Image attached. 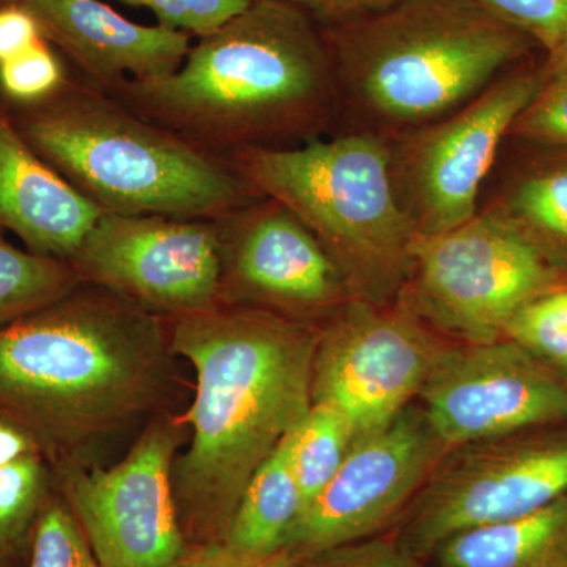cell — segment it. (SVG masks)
<instances>
[{
    "label": "cell",
    "mask_w": 567,
    "mask_h": 567,
    "mask_svg": "<svg viewBox=\"0 0 567 567\" xmlns=\"http://www.w3.org/2000/svg\"><path fill=\"white\" fill-rule=\"evenodd\" d=\"M107 93L223 158L316 134L338 95L322 28L289 0H252L173 73Z\"/></svg>",
    "instance_id": "cell-1"
},
{
    "label": "cell",
    "mask_w": 567,
    "mask_h": 567,
    "mask_svg": "<svg viewBox=\"0 0 567 567\" xmlns=\"http://www.w3.org/2000/svg\"><path fill=\"white\" fill-rule=\"evenodd\" d=\"M175 319L171 346L197 380L178 496L199 524L229 528L254 472L311 409L319 346L309 328L265 309L216 305Z\"/></svg>",
    "instance_id": "cell-2"
},
{
    "label": "cell",
    "mask_w": 567,
    "mask_h": 567,
    "mask_svg": "<svg viewBox=\"0 0 567 567\" xmlns=\"http://www.w3.org/2000/svg\"><path fill=\"white\" fill-rule=\"evenodd\" d=\"M164 353L155 315L82 281L0 328V412L61 465L85 439L151 406L166 375Z\"/></svg>",
    "instance_id": "cell-3"
},
{
    "label": "cell",
    "mask_w": 567,
    "mask_h": 567,
    "mask_svg": "<svg viewBox=\"0 0 567 567\" xmlns=\"http://www.w3.org/2000/svg\"><path fill=\"white\" fill-rule=\"evenodd\" d=\"M7 107L29 147L104 213L219 221L262 197L223 156L84 80Z\"/></svg>",
    "instance_id": "cell-4"
},
{
    "label": "cell",
    "mask_w": 567,
    "mask_h": 567,
    "mask_svg": "<svg viewBox=\"0 0 567 567\" xmlns=\"http://www.w3.org/2000/svg\"><path fill=\"white\" fill-rule=\"evenodd\" d=\"M322 31L336 92H344L379 134L442 121L535 44L475 0H401Z\"/></svg>",
    "instance_id": "cell-5"
},
{
    "label": "cell",
    "mask_w": 567,
    "mask_h": 567,
    "mask_svg": "<svg viewBox=\"0 0 567 567\" xmlns=\"http://www.w3.org/2000/svg\"><path fill=\"white\" fill-rule=\"evenodd\" d=\"M226 159L259 196L301 219L357 300L377 306L409 278L417 234L395 192L383 134L244 148Z\"/></svg>",
    "instance_id": "cell-6"
},
{
    "label": "cell",
    "mask_w": 567,
    "mask_h": 567,
    "mask_svg": "<svg viewBox=\"0 0 567 567\" xmlns=\"http://www.w3.org/2000/svg\"><path fill=\"white\" fill-rule=\"evenodd\" d=\"M567 267L516 224L488 208L456 229L417 237L412 249L410 306L470 344L505 339L524 306L566 286Z\"/></svg>",
    "instance_id": "cell-7"
},
{
    "label": "cell",
    "mask_w": 567,
    "mask_h": 567,
    "mask_svg": "<svg viewBox=\"0 0 567 567\" xmlns=\"http://www.w3.org/2000/svg\"><path fill=\"white\" fill-rule=\"evenodd\" d=\"M421 488L398 544L431 555L447 537L514 520L567 494V423L473 443Z\"/></svg>",
    "instance_id": "cell-8"
},
{
    "label": "cell",
    "mask_w": 567,
    "mask_h": 567,
    "mask_svg": "<svg viewBox=\"0 0 567 567\" xmlns=\"http://www.w3.org/2000/svg\"><path fill=\"white\" fill-rule=\"evenodd\" d=\"M540 80L543 70L506 74L461 110L402 134L391 147L395 192L417 237L445 234L480 213L481 186Z\"/></svg>",
    "instance_id": "cell-9"
},
{
    "label": "cell",
    "mask_w": 567,
    "mask_h": 567,
    "mask_svg": "<svg viewBox=\"0 0 567 567\" xmlns=\"http://www.w3.org/2000/svg\"><path fill=\"white\" fill-rule=\"evenodd\" d=\"M70 264L82 281L145 311L193 315L218 305L221 227L210 219L103 213Z\"/></svg>",
    "instance_id": "cell-10"
},
{
    "label": "cell",
    "mask_w": 567,
    "mask_h": 567,
    "mask_svg": "<svg viewBox=\"0 0 567 567\" xmlns=\"http://www.w3.org/2000/svg\"><path fill=\"white\" fill-rule=\"evenodd\" d=\"M423 413L446 447L567 423V371L509 339L442 350Z\"/></svg>",
    "instance_id": "cell-11"
},
{
    "label": "cell",
    "mask_w": 567,
    "mask_h": 567,
    "mask_svg": "<svg viewBox=\"0 0 567 567\" xmlns=\"http://www.w3.org/2000/svg\"><path fill=\"white\" fill-rule=\"evenodd\" d=\"M175 445V429L156 425L110 470L55 466L66 505L103 567H173L181 558Z\"/></svg>",
    "instance_id": "cell-12"
},
{
    "label": "cell",
    "mask_w": 567,
    "mask_h": 567,
    "mask_svg": "<svg viewBox=\"0 0 567 567\" xmlns=\"http://www.w3.org/2000/svg\"><path fill=\"white\" fill-rule=\"evenodd\" d=\"M317 352L312 402L334 406L358 440L404 412L442 350L409 311L354 300Z\"/></svg>",
    "instance_id": "cell-13"
},
{
    "label": "cell",
    "mask_w": 567,
    "mask_h": 567,
    "mask_svg": "<svg viewBox=\"0 0 567 567\" xmlns=\"http://www.w3.org/2000/svg\"><path fill=\"white\" fill-rule=\"evenodd\" d=\"M445 450L423 410L405 409L354 440L333 480L301 511L284 550L316 557L371 536L415 498Z\"/></svg>",
    "instance_id": "cell-14"
},
{
    "label": "cell",
    "mask_w": 567,
    "mask_h": 567,
    "mask_svg": "<svg viewBox=\"0 0 567 567\" xmlns=\"http://www.w3.org/2000/svg\"><path fill=\"white\" fill-rule=\"evenodd\" d=\"M218 223L223 275L249 298L287 311L317 312L350 292L316 235L278 200L259 197Z\"/></svg>",
    "instance_id": "cell-15"
},
{
    "label": "cell",
    "mask_w": 567,
    "mask_h": 567,
    "mask_svg": "<svg viewBox=\"0 0 567 567\" xmlns=\"http://www.w3.org/2000/svg\"><path fill=\"white\" fill-rule=\"evenodd\" d=\"M41 37L58 48L84 81L104 92L128 81L166 76L192 50V35L166 25H142L102 0H25Z\"/></svg>",
    "instance_id": "cell-16"
},
{
    "label": "cell",
    "mask_w": 567,
    "mask_h": 567,
    "mask_svg": "<svg viewBox=\"0 0 567 567\" xmlns=\"http://www.w3.org/2000/svg\"><path fill=\"white\" fill-rule=\"evenodd\" d=\"M103 213L29 147L0 96V229L70 262Z\"/></svg>",
    "instance_id": "cell-17"
},
{
    "label": "cell",
    "mask_w": 567,
    "mask_h": 567,
    "mask_svg": "<svg viewBox=\"0 0 567 567\" xmlns=\"http://www.w3.org/2000/svg\"><path fill=\"white\" fill-rule=\"evenodd\" d=\"M431 555L436 567H567V494L528 516L447 537Z\"/></svg>",
    "instance_id": "cell-18"
},
{
    "label": "cell",
    "mask_w": 567,
    "mask_h": 567,
    "mask_svg": "<svg viewBox=\"0 0 567 567\" xmlns=\"http://www.w3.org/2000/svg\"><path fill=\"white\" fill-rule=\"evenodd\" d=\"M305 507L284 440L246 484L227 528L230 554L270 558L282 550Z\"/></svg>",
    "instance_id": "cell-19"
},
{
    "label": "cell",
    "mask_w": 567,
    "mask_h": 567,
    "mask_svg": "<svg viewBox=\"0 0 567 567\" xmlns=\"http://www.w3.org/2000/svg\"><path fill=\"white\" fill-rule=\"evenodd\" d=\"M492 208L567 267V159L518 178Z\"/></svg>",
    "instance_id": "cell-20"
},
{
    "label": "cell",
    "mask_w": 567,
    "mask_h": 567,
    "mask_svg": "<svg viewBox=\"0 0 567 567\" xmlns=\"http://www.w3.org/2000/svg\"><path fill=\"white\" fill-rule=\"evenodd\" d=\"M81 282L70 262L22 251L0 229V328L61 300Z\"/></svg>",
    "instance_id": "cell-21"
},
{
    "label": "cell",
    "mask_w": 567,
    "mask_h": 567,
    "mask_svg": "<svg viewBox=\"0 0 567 567\" xmlns=\"http://www.w3.org/2000/svg\"><path fill=\"white\" fill-rule=\"evenodd\" d=\"M353 443L346 417L334 406L312 402L300 423L284 439L305 506L333 480Z\"/></svg>",
    "instance_id": "cell-22"
},
{
    "label": "cell",
    "mask_w": 567,
    "mask_h": 567,
    "mask_svg": "<svg viewBox=\"0 0 567 567\" xmlns=\"http://www.w3.org/2000/svg\"><path fill=\"white\" fill-rule=\"evenodd\" d=\"M50 495V462L43 454L0 466V558L28 557L37 518Z\"/></svg>",
    "instance_id": "cell-23"
},
{
    "label": "cell",
    "mask_w": 567,
    "mask_h": 567,
    "mask_svg": "<svg viewBox=\"0 0 567 567\" xmlns=\"http://www.w3.org/2000/svg\"><path fill=\"white\" fill-rule=\"evenodd\" d=\"M28 567H103L65 499L52 492L33 528Z\"/></svg>",
    "instance_id": "cell-24"
},
{
    "label": "cell",
    "mask_w": 567,
    "mask_h": 567,
    "mask_svg": "<svg viewBox=\"0 0 567 567\" xmlns=\"http://www.w3.org/2000/svg\"><path fill=\"white\" fill-rule=\"evenodd\" d=\"M505 339L567 371V284L524 306L506 324Z\"/></svg>",
    "instance_id": "cell-25"
},
{
    "label": "cell",
    "mask_w": 567,
    "mask_h": 567,
    "mask_svg": "<svg viewBox=\"0 0 567 567\" xmlns=\"http://www.w3.org/2000/svg\"><path fill=\"white\" fill-rule=\"evenodd\" d=\"M509 134L567 148V50L548 52L539 89Z\"/></svg>",
    "instance_id": "cell-26"
},
{
    "label": "cell",
    "mask_w": 567,
    "mask_h": 567,
    "mask_svg": "<svg viewBox=\"0 0 567 567\" xmlns=\"http://www.w3.org/2000/svg\"><path fill=\"white\" fill-rule=\"evenodd\" d=\"M65 66L54 48L40 39L28 50L0 63V96L7 103L39 102L65 82Z\"/></svg>",
    "instance_id": "cell-27"
},
{
    "label": "cell",
    "mask_w": 567,
    "mask_h": 567,
    "mask_svg": "<svg viewBox=\"0 0 567 567\" xmlns=\"http://www.w3.org/2000/svg\"><path fill=\"white\" fill-rule=\"evenodd\" d=\"M548 52L567 50V0H475Z\"/></svg>",
    "instance_id": "cell-28"
},
{
    "label": "cell",
    "mask_w": 567,
    "mask_h": 567,
    "mask_svg": "<svg viewBox=\"0 0 567 567\" xmlns=\"http://www.w3.org/2000/svg\"><path fill=\"white\" fill-rule=\"evenodd\" d=\"M151 10L159 24L204 37L241 13L252 0H118Z\"/></svg>",
    "instance_id": "cell-29"
},
{
    "label": "cell",
    "mask_w": 567,
    "mask_h": 567,
    "mask_svg": "<svg viewBox=\"0 0 567 567\" xmlns=\"http://www.w3.org/2000/svg\"><path fill=\"white\" fill-rule=\"evenodd\" d=\"M311 567H420L416 558L390 540H358L316 555Z\"/></svg>",
    "instance_id": "cell-30"
},
{
    "label": "cell",
    "mask_w": 567,
    "mask_h": 567,
    "mask_svg": "<svg viewBox=\"0 0 567 567\" xmlns=\"http://www.w3.org/2000/svg\"><path fill=\"white\" fill-rule=\"evenodd\" d=\"M305 11L320 28H333L358 20L401 2V0H289Z\"/></svg>",
    "instance_id": "cell-31"
},
{
    "label": "cell",
    "mask_w": 567,
    "mask_h": 567,
    "mask_svg": "<svg viewBox=\"0 0 567 567\" xmlns=\"http://www.w3.org/2000/svg\"><path fill=\"white\" fill-rule=\"evenodd\" d=\"M41 37L39 24L24 6L0 9V63L28 50Z\"/></svg>",
    "instance_id": "cell-32"
},
{
    "label": "cell",
    "mask_w": 567,
    "mask_h": 567,
    "mask_svg": "<svg viewBox=\"0 0 567 567\" xmlns=\"http://www.w3.org/2000/svg\"><path fill=\"white\" fill-rule=\"evenodd\" d=\"M32 453H41L32 436L0 412V466Z\"/></svg>",
    "instance_id": "cell-33"
},
{
    "label": "cell",
    "mask_w": 567,
    "mask_h": 567,
    "mask_svg": "<svg viewBox=\"0 0 567 567\" xmlns=\"http://www.w3.org/2000/svg\"><path fill=\"white\" fill-rule=\"evenodd\" d=\"M233 557L227 559H219L215 565H208L207 567H300L293 565L292 561L287 559L276 558H245L237 557V555L230 554Z\"/></svg>",
    "instance_id": "cell-34"
},
{
    "label": "cell",
    "mask_w": 567,
    "mask_h": 567,
    "mask_svg": "<svg viewBox=\"0 0 567 567\" xmlns=\"http://www.w3.org/2000/svg\"><path fill=\"white\" fill-rule=\"evenodd\" d=\"M0 567H28V557L0 558Z\"/></svg>",
    "instance_id": "cell-35"
},
{
    "label": "cell",
    "mask_w": 567,
    "mask_h": 567,
    "mask_svg": "<svg viewBox=\"0 0 567 567\" xmlns=\"http://www.w3.org/2000/svg\"><path fill=\"white\" fill-rule=\"evenodd\" d=\"M25 0H0V9H6V7L13 6H24Z\"/></svg>",
    "instance_id": "cell-36"
}]
</instances>
